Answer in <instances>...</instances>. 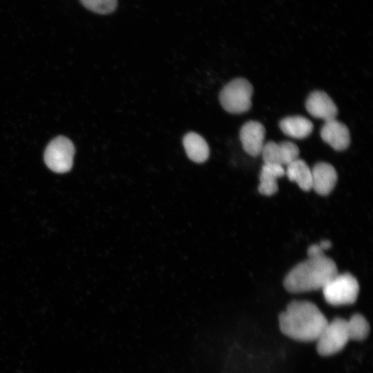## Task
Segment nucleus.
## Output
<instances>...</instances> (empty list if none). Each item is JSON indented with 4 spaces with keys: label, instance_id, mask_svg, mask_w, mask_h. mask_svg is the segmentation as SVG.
Masks as SVG:
<instances>
[{
    "label": "nucleus",
    "instance_id": "obj_1",
    "mask_svg": "<svg viewBox=\"0 0 373 373\" xmlns=\"http://www.w3.org/2000/svg\"><path fill=\"white\" fill-rule=\"evenodd\" d=\"M328 321L313 303L294 300L279 316V326L287 336L298 341H316Z\"/></svg>",
    "mask_w": 373,
    "mask_h": 373
},
{
    "label": "nucleus",
    "instance_id": "obj_2",
    "mask_svg": "<svg viewBox=\"0 0 373 373\" xmlns=\"http://www.w3.org/2000/svg\"><path fill=\"white\" fill-rule=\"evenodd\" d=\"M337 274L335 262L325 254L308 257L287 274L284 280V287L291 293L322 289Z\"/></svg>",
    "mask_w": 373,
    "mask_h": 373
},
{
    "label": "nucleus",
    "instance_id": "obj_3",
    "mask_svg": "<svg viewBox=\"0 0 373 373\" xmlns=\"http://www.w3.org/2000/svg\"><path fill=\"white\" fill-rule=\"evenodd\" d=\"M253 86L244 78H236L227 84L219 94L222 108L230 113L247 112L251 106Z\"/></svg>",
    "mask_w": 373,
    "mask_h": 373
},
{
    "label": "nucleus",
    "instance_id": "obj_4",
    "mask_svg": "<svg viewBox=\"0 0 373 373\" xmlns=\"http://www.w3.org/2000/svg\"><path fill=\"white\" fill-rule=\"evenodd\" d=\"M322 290L324 298L329 304L334 306L350 305L357 299L359 284L352 274L338 273Z\"/></svg>",
    "mask_w": 373,
    "mask_h": 373
},
{
    "label": "nucleus",
    "instance_id": "obj_5",
    "mask_svg": "<svg viewBox=\"0 0 373 373\" xmlns=\"http://www.w3.org/2000/svg\"><path fill=\"white\" fill-rule=\"evenodd\" d=\"M350 340L347 321L336 318L327 323L316 339V350L321 356H331L342 350Z\"/></svg>",
    "mask_w": 373,
    "mask_h": 373
},
{
    "label": "nucleus",
    "instance_id": "obj_6",
    "mask_svg": "<svg viewBox=\"0 0 373 373\" xmlns=\"http://www.w3.org/2000/svg\"><path fill=\"white\" fill-rule=\"evenodd\" d=\"M75 149L67 137L59 136L47 146L44 153V161L47 166L56 173L68 171L73 162Z\"/></svg>",
    "mask_w": 373,
    "mask_h": 373
},
{
    "label": "nucleus",
    "instance_id": "obj_7",
    "mask_svg": "<svg viewBox=\"0 0 373 373\" xmlns=\"http://www.w3.org/2000/svg\"><path fill=\"white\" fill-rule=\"evenodd\" d=\"M261 154L265 164L287 166L298 158L299 149L291 142L279 143L269 141L264 144Z\"/></svg>",
    "mask_w": 373,
    "mask_h": 373
},
{
    "label": "nucleus",
    "instance_id": "obj_8",
    "mask_svg": "<svg viewBox=\"0 0 373 373\" xmlns=\"http://www.w3.org/2000/svg\"><path fill=\"white\" fill-rule=\"evenodd\" d=\"M265 136V128L260 122L257 121H248L240 130V139L243 149L253 157L261 154Z\"/></svg>",
    "mask_w": 373,
    "mask_h": 373
},
{
    "label": "nucleus",
    "instance_id": "obj_9",
    "mask_svg": "<svg viewBox=\"0 0 373 373\" xmlns=\"http://www.w3.org/2000/svg\"><path fill=\"white\" fill-rule=\"evenodd\" d=\"M305 108L314 117L325 122L334 119L338 113V108L333 100L325 92L315 90L307 98Z\"/></svg>",
    "mask_w": 373,
    "mask_h": 373
},
{
    "label": "nucleus",
    "instance_id": "obj_10",
    "mask_svg": "<svg viewBox=\"0 0 373 373\" xmlns=\"http://www.w3.org/2000/svg\"><path fill=\"white\" fill-rule=\"evenodd\" d=\"M320 134L322 140L336 151H344L350 146V134L348 128L335 119L325 122Z\"/></svg>",
    "mask_w": 373,
    "mask_h": 373
},
{
    "label": "nucleus",
    "instance_id": "obj_11",
    "mask_svg": "<svg viewBox=\"0 0 373 373\" xmlns=\"http://www.w3.org/2000/svg\"><path fill=\"white\" fill-rule=\"evenodd\" d=\"M311 170L312 189L321 195L329 194L334 189L338 178L334 167L327 162H318Z\"/></svg>",
    "mask_w": 373,
    "mask_h": 373
},
{
    "label": "nucleus",
    "instance_id": "obj_12",
    "mask_svg": "<svg viewBox=\"0 0 373 373\" xmlns=\"http://www.w3.org/2000/svg\"><path fill=\"white\" fill-rule=\"evenodd\" d=\"M280 130L286 135L292 138L303 139L313 131V123L307 118L300 116H289L279 122Z\"/></svg>",
    "mask_w": 373,
    "mask_h": 373
},
{
    "label": "nucleus",
    "instance_id": "obj_13",
    "mask_svg": "<svg viewBox=\"0 0 373 373\" xmlns=\"http://www.w3.org/2000/svg\"><path fill=\"white\" fill-rule=\"evenodd\" d=\"M285 174L283 166L273 164H264L262 166L259 180L258 191L265 195H272L278 189L277 179L283 177Z\"/></svg>",
    "mask_w": 373,
    "mask_h": 373
},
{
    "label": "nucleus",
    "instance_id": "obj_14",
    "mask_svg": "<svg viewBox=\"0 0 373 373\" xmlns=\"http://www.w3.org/2000/svg\"><path fill=\"white\" fill-rule=\"evenodd\" d=\"M182 143L188 157L194 162L202 163L209 155V148L205 140L194 132L186 133Z\"/></svg>",
    "mask_w": 373,
    "mask_h": 373
},
{
    "label": "nucleus",
    "instance_id": "obj_15",
    "mask_svg": "<svg viewBox=\"0 0 373 373\" xmlns=\"http://www.w3.org/2000/svg\"><path fill=\"white\" fill-rule=\"evenodd\" d=\"M285 174L290 181L295 182L303 191L312 189V170L307 163L296 159L287 166Z\"/></svg>",
    "mask_w": 373,
    "mask_h": 373
},
{
    "label": "nucleus",
    "instance_id": "obj_16",
    "mask_svg": "<svg viewBox=\"0 0 373 373\" xmlns=\"http://www.w3.org/2000/svg\"><path fill=\"white\" fill-rule=\"evenodd\" d=\"M347 321L350 340L362 341L368 336L370 327L363 316L355 314Z\"/></svg>",
    "mask_w": 373,
    "mask_h": 373
},
{
    "label": "nucleus",
    "instance_id": "obj_17",
    "mask_svg": "<svg viewBox=\"0 0 373 373\" xmlns=\"http://www.w3.org/2000/svg\"><path fill=\"white\" fill-rule=\"evenodd\" d=\"M87 9L98 14H109L113 12L117 5V0H80Z\"/></svg>",
    "mask_w": 373,
    "mask_h": 373
},
{
    "label": "nucleus",
    "instance_id": "obj_18",
    "mask_svg": "<svg viewBox=\"0 0 373 373\" xmlns=\"http://www.w3.org/2000/svg\"><path fill=\"white\" fill-rule=\"evenodd\" d=\"M323 254L324 249L321 247L320 244L312 245L307 249L308 257L318 256Z\"/></svg>",
    "mask_w": 373,
    "mask_h": 373
},
{
    "label": "nucleus",
    "instance_id": "obj_19",
    "mask_svg": "<svg viewBox=\"0 0 373 373\" xmlns=\"http://www.w3.org/2000/svg\"><path fill=\"white\" fill-rule=\"evenodd\" d=\"M319 244L324 249V251L329 249L332 246L331 242L329 240H323L321 241Z\"/></svg>",
    "mask_w": 373,
    "mask_h": 373
}]
</instances>
